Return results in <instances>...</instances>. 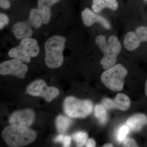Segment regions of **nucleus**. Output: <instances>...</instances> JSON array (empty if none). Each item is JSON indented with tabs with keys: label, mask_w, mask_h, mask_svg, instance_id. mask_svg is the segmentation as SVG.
<instances>
[{
	"label": "nucleus",
	"mask_w": 147,
	"mask_h": 147,
	"mask_svg": "<svg viewBox=\"0 0 147 147\" xmlns=\"http://www.w3.org/2000/svg\"><path fill=\"white\" fill-rule=\"evenodd\" d=\"M102 103L107 110L117 108L123 111L128 110L131 105L129 98L123 93L118 94L114 99L106 98L103 99Z\"/></svg>",
	"instance_id": "obj_11"
},
{
	"label": "nucleus",
	"mask_w": 147,
	"mask_h": 147,
	"mask_svg": "<svg viewBox=\"0 0 147 147\" xmlns=\"http://www.w3.org/2000/svg\"><path fill=\"white\" fill-rule=\"evenodd\" d=\"M71 138L69 136H65L64 137L63 144L64 147H68L70 146L71 145Z\"/></svg>",
	"instance_id": "obj_26"
},
{
	"label": "nucleus",
	"mask_w": 147,
	"mask_h": 147,
	"mask_svg": "<svg viewBox=\"0 0 147 147\" xmlns=\"http://www.w3.org/2000/svg\"><path fill=\"white\" fill-rule=\"evenodd\" d=\"M81 16L83 23L86 27H91L94 23H98L106 30H110L111 28V24L106 18L96 14L89 8H85L82 11Z\"/></svg>",
	"instance_id": "obj_10"
},
{
	"label": "nucleus",
	"mask_w": 147,
	"mask_h": 147,
	"mask_svg": "<svg viewBox=\"0 0 147 147\" xmlns=\"http://www.w3.org/2000/svg\"><path fill=\"white\" fill-rule=\"evenodd\" d=\"M129 130V127L127 125L121 127L118 134V139L119 142H122L125 139V137L128 134Z\"/></svg>",
	"instance_id": "obj_22"
},
{
	"label": "nucleus",
	"mask_w": 147,
	"mask_h": 147,
	"mask_svg": "<svg viewBox=\"0 0 147 147\" xmlns=\"http://www.w3.org/2000/svg\"><path fill=\"white\" fill-rule=\"evenodd\" d=\"M147 124V117L142 113L135 114L129 117L126 121V125L132 131H140Z\"/></svg>",
	"instance_id": "obj_12"
},
{
	"label": "nucleus",
	"mask_w": 147,
	"mask_h": 147,
	"mask_svg": "<svg viewBox=\"0 0 147 147\" xmlns=\"http://www.w3.org/2000/svg\"><path fill=\"white\" fill-rule=\"evenodd\" d=\"M144 1H145V2L147 3V0H144Z\"/></svg>",
	"instance_id": "obj_32"
},
{
	"label": "nucleus",
	"mask_w": 147,
	"mask_h": 147,
	"mask_svg": "<svg viewBox=\"0 0 147 147\" xmlns=\"http://www.w3.org/2000/svg\"><path fill=\"white\" fill-rule=\"evenodd\" d=\"M72 137L76 142L77 146L82 147L86 143L88 134L84 131H78L74 134Z\"/></svg>",
	"instance_id": "obj_20"
},
{
	"label": "nucleus",
	"mask_w": 147,
	"mask_h": 147,
	"mask_svg": "<svg viewBox=\"0 0 147 147\" xmlns=\"http://www.w3.org/2000/svg\"><path fill=\"white\" fill-rule=\"evenodd\" d=\"M127 74V69L122 65L115 64L102 74L100 80L109 90L120 92L123 89L124 79Z\"/></svg>",
	"instance_id": "obj_4"
},
{
	"label": "nucleus",
	"mask_w": 147,
	"mask_h": 147,
	"mask_svg": "<svg viewBox=\"0 0 147 147\" xmlns=\"http://www.w3.org/2000/svg\"><path fill=\"white\" fill-rule=\"evenodd\" d=\"M145 93L147 96V80L146 83V86H145Z\"/></svg>",
	"instance_id": "obj_31"
},
{
	"label": "nucleus",
	"mask_w": 147,
	"mask_h": 147,
	"mask_svg": "<svg viewBox=\"0 0 147 147\" xmlns=\"http://www.w3.org/2000/svg\"><path fill=\"white\" fill-rule=\"evenodd\" d=\"M35 117V113L32 110L26 109L12 113L9 117V122L11 125L28 127L33 123Z\"/></svg>",
	"instance_id": "obj_9"
},
{
	"label": "nucleus",
	"mask_w": 147,
	"mask_h": 147,
	"mask_svg": "<svg viewBox=\"0 0 147 147\" xmlns=\"http://www.w3.org/2000/svg\"><path fill=\"white\" fill-rule=\"evenodd\" d=\"M9 23V19L7 16L3 13H0V29L2 30Z\"/></svg>",
	"instance_id": "obj_23"
},
{
	"label": "nucleus",
	"mask_w": 147,
	"mask_h": 147,
	"mask_svg": "<svg viewBox=\"0 0 147 147\" xmlns=\"http://www.w3.org/2000/svg\"><path fill=\"white\" fill-rule=\"evenodd\" d=\"M64 137V136L62 134H59L55 138L54 141L55 142H62Z\"/></svg>",
	"instance_id": "obj_29"
},
{
	"label": "nucleus",
	"mask_w": 147,
	"mask_h": 147,
	"mask_svg": "<svg viewBox=\"0 0 147 147\" xmlns=\"http://www.w3.org/2000/svg\"><path fill=\"white\" fill-rule=\"evenodd\" d=\"M39 51L36 40L27 38L21 40L18 46L11 49L8 55L10 57L28 63L30 62L31 58L35 57L38 55Z\"/></svg>",
	"instance_id": "obj_5"
},
{
	"label": "nucleus",
	"mask_w": 147,
	"mask_h": 147,
	"mask_svg": "<svg viewBox=\"0 0 147 147\" xmlns=\"http://www.w3.org/2000/svg\"><path fill=\"white\" fill-rule=\"evenodd\" d=\"M114 146L113 144H106L103 145L102 147H113Z\"/></svg>",
	"instance_id": "obj_30"
},
{
	"label": "nucleus",
	"mask_w": 147,
	"mask_h": 147,
	"mask_svg": "<svg viewBox=\"0 0 147 147\" xmlns=\"http://www.w3.org/2000/svg\"><path fill=\"white\" fill-rule=\"evenodd\" d=\"M2 136L8 146L18 147L26 146L34 142L37 134L35 131L28 127L11 125L3 130Z\"/></svg>",
	"instance_id": "obj_2"
},
{
	"label": "nucleus",
	"mask_w": 147,
	"mask_h": 147,
	"mask_svg": "<svg viewBox=\"0 0 147 147\" xmlns=\"http://www.w3.org/2000/svg\"><path fill=\"white\" fill-rule=\"evenodd\" d=\"M95 42L103 54V57L100 61L103 68L107 69L115 65L122 48L117 37L111 36L107 41L105 36L100 35L96 38Z\"/></svg>",
	"instance_id": "obj_1"
},
{
	"label": "nucleus",
	"mask_w": 147,
	"mask_h": 147,
	"mask_svg": "<svg viewBox=\"0 0 147 147\" xmlns=\"http://www.w3.org/2000/svg\"><path fill=\"white\" fill-rule=\"evenodd\" d=\"M141 43L134 31L129 32L125 36L124 46L128 51H132L136 50L140 46Z\"/></svg>",
	"instance_id": "obj_15"
},
{
	"label": "nucleus",
	"mask_w": 147,
	"mask_h": 147,
	"mask_svg": "<svg viewBox=\"0 0 147 147\" xmlns=\"http://www.w3.org/2000/svg\"><path fill=\"white\" fill-rule=\"evenodd\" d=\"M96 146V143L94 139H90L87 140L86 143V147H94Z\"/></svg>",
	"instance_id": "obj_27"
},
{
	"label": "nucleus",
	"mask_w": 147,
	"mask_h": 147,
	"mask_svg": "<svg viewBox=\"0 0 147 147\" xmlns=\"http://www.w3.org/2000/svg\"><path fill=\"white\" fill-rule=\"evenodd\" d=\"M119 7L117 0H92V8L96 13H100L105 8L116 11Z\"/></svg>",
	"instance_id": "obj_14"
},
{
	"label": "nucleus",
	"mask_w": 147,
	"mask_h": 147,
	"mask_svg": "<svg viewBox=\"0 0 147 147\" xmlns=\"http://www.w3.org/2000/svg\"><path fill=\"white\" fill-rule=\"evenodd\" d=\"M64 110L69 117L73 118H84L89 115L93 110L92 102L89 100H82L72 96L65 99Z\"/></svg>",
	"instance_id": "obj_6"
},
{
	"label": "nucleus",
	"mask_w": 147,
	"mask_h": 147,
	"mask_svg": "<svg viewBox=\"0 0 147 147\" xmlns=\"http://www.w3.org/2000/svg\"><path fill=\"white\" fill-rule=\"evenodd\" d=\"M45 2L50 6H52L54 5L59 2L60 0H44Z\"/></svg>",
	"instance_id": "obj_28"
},
{
	"label": "nucleus",
	"mask_w": 147,
	"mask_h": 147,
	"mask_svg": "<svg viewBox=\"0 0 147 147\" xmlns=\"http://www.w3.org/2000/svg\"><path fill=\"white\" fill-rule=\"evenodd\" d=\"M124 147H139L137 142L130 138H126L123 140Z\"/></svg>",
	"instance_id": "obj_24"
},
{
	"label": "nucleus",
	"mask_w": 147,
	"mask_h": 147,
	"mask_svg": "<svg viewBox=\"0 0 147 147\" xmlns=\"http://www.w3.org/2000/svg\"><path fill=\"white\" fill-rule=\"evenodd\" d=\"M18 59L6 61L0 64L1 75H12L20 79L25 78L28 67L26 65Z\"/></svg>",
	"instance_id": "obj_8"
},
{
	"label": "nucleus",
	"mask_w": 147,
	"mask_h": 147,
	"mask_svg": "<svg viewBox=\"0 0 147 147\" xmlns=\"http://www.w3.org/2000/svg\"><path fill=\"white\" fill-rule=\"evenodd\" d=\"M37 5L42 17V23L44 24H48L51 18V6L47 4L44 0H38Z\"/></svg>",
	"instance_id": "obj_16"
},
{
	"label": "nucleus",
	"mask_w": 147,
	"mask_h": 147,
	"mask_svg": "<svg viewBox=\"0 0 147 147\" xmlns=\"http://www.w3.org/2000/svg\"><path fill=\"white\" fill-rule=\"evenodd\" d=\"M134 32L140 42H147V26L137 27Z\"/></svg>",
	"instance_id": "obj_21"
},
{
	"label": "nucleus",
	"mask_w": 147,
	"mask_h": 147,
	"mask_svg": "<svg viewBox=\"0 0 147 147\" xmlns=\"http://www.w3.org/2000/svg\"><path fill=\"white\" fill-rule=\"evenodd\" d=\"M10 6V3L9 0H0V6L2 8L8 9Z\"/></svg>",
	"instance_id": "obj_25"
},
{
	"label": "nucleus",
	"mask_w": 147,
	"mask_h": 147,
	"mask_svg": "<svg viewBox=\"0 0 147 147\" xmlns=\"http://www.w3.org/2000/svg\"><path fill=\"white\" fill-rule=\"evenodd\" d=\"M66 40L64 37L57 35L48 38L45 42V62L49 68H59L63 63Z\"/></svg>",
	"instance_id": "obj_3"
},
{
	"label": "nucleus",
	"mask_w": 147,
	"mask_h": 147,
	"mask_svg": "<svg viewBox=\"0 0 147 147\" xmlns=\"http://www.w3.org/2000/svg\"><path fill=\"white\" fill-rule=\"evenodd\" d=\"M28 23L20 22L16 23L13 27L14 36L18 39L30 38L32 35L33 31Z\"/></svg>",
	"instance_id": "obj_13"
},
{
	"label": "nucleus",
	"mask_w": 147,
	"mask_h": 147,
	"mask_svg": "<svg viewBox=\"0 0 147 147\" xmlns=\"http://www.w3.org/2000/svg\"><path fill=\"white\" fill-rule=\"evenodd\" d=\"M28 23L30 26L36 28H38L41 26L43 23L38 9L33 8L30 10Z\"/></svg>",
	"instance_id": "obj_17"
},
{
	"label": "nucleus",
	"mask_w": 147,
	"mask_h": 147,
	"mask_svg": "<svg viewBox=\"0 0 147 147\" xmlns=\"http://www.w3.org/2000/svg\"><path fill=\"white\" fill-rule=\"evenodd\" d=\"M27 92L32 96L44 98L47 102H51L59 94V90L54 87H48L42 80H36L27 87Z\"/></svg>",
	"instance_id": "obj_7"
},
{
	"label": "nucleus",
	"mask_w": 147,
	"mask_h": 147,
	"mask_svg": "<svg viewBox=\"0 0 147 147\" xmlns=\"http://www.w3.org/2000/svg\"><path fill=\"white\" fill-rule=\"evenodd\" d=\"M71 123L72 121L70 119L63 115L58 116L56 121L57 129L61 134L65 133Z\"/></svg>",
	"instance_id": "obj_18"
},
{
	"label": "nucleus",
	"mask_w": 147,
	"mask_h": 147,
	"mask_svg": "<svg viewBox=\"0 0 147 147\" xmlns=\"http://www.w3.org/2000/svg\"><path fill=\"white\" fill-rule=\"evenodd\" d=\"M96 117L101 123L106 122L107 119V112L106 109L103 105H97L95 108Z\"/></svg>",
	"instance_id": "obj_19"
}]
</instances>
